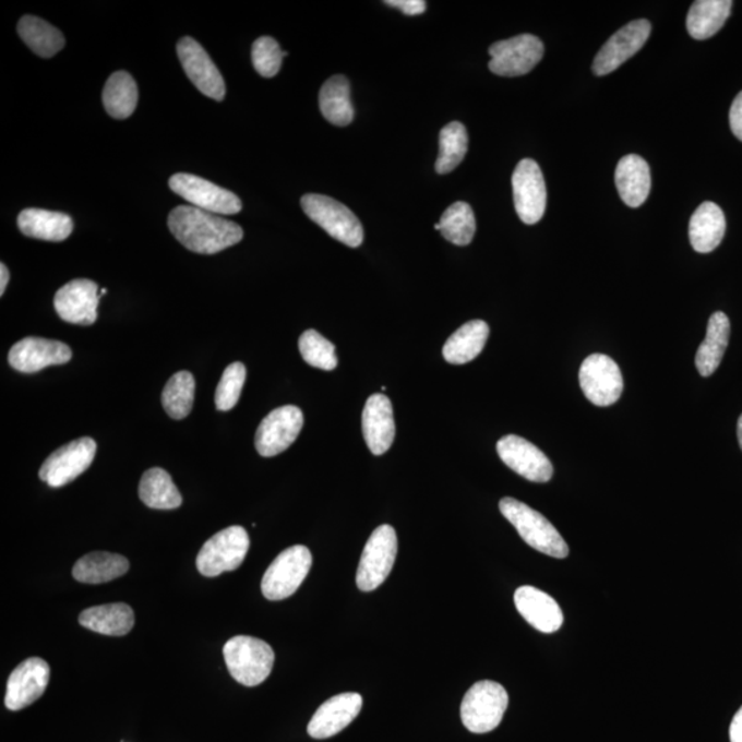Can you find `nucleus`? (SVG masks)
Wrapping results in <instances>:
<instances>
[{
    "mask_svg": "<svg viewBox=\"0 0 742 742\" xmlns=\"http://www.w3.org/2000/svg\"><path fill=\"white\" fill-rule=\"evenodd\" d=\"M168 227L189 251L214 254L241 242L243 231L235 222L192 205H180L168 217Z\"/></svg>",
    "mask_w": 742,
    "mask_h": 742,
    "instance_id": "obj_1",
    "label": "nucleus"
},
{
    "mask_svg": "<svg viewBox=\"0 0 742 742\" xmlns=\"http://www.w3.org/2000/svg\"><path fill=\"white\" fill-rule=\"evenodd\" d=\"M500 511L503 517L517 529L524 542L532 549L554 559L569 556V544L542 514L514 498H503L500 502Z\"/></svg>",
    "mask_w": 742,
    "mask_h": 742,
    "instance_id": "obj_2",
    "label": "nucleus"
},
{
    "mask_svg": "<svg viewBox=\"0 0 742 742\" xmlns=\"http://www.w3.org/2000/svg\"><path fill=\"white\" fill-rule=\"evenodd\" d=\"M223 655L230 675L243 686H258L272 674L274 650L262 639L237 635L227 641Z\"/></svg>",
    "mask_w": 742,
    "mask_h": 742,
    "instance_id": "obj_3",
    "label": "nucleus"
},
{
    "mask_svg": "<svg viewBox=\"0 0 742 742\" xmlns=\"http://www.w3.org/2000/svg\"><path fill=\"white\" fill-rule=\"evenodd\" d=\"M507 705L505 687L496 682L480 681L466 692L460 705V719L471 733H490L502 722Z\"/></svg>",
    "mask_w": 742,
    "mask_h": 742,
    "instance_id": "obj_4",
    "label": "nucleus"
},
{
    "mask_svg": "<svg viewBox=\"0 0 742 742\" xmlns=\"http://www.w3.org/2000/svg\"><path fill=\"white\" fill-rule=\"evenodd\" d=\"M301 208L312 222L322 227L334 240L349 248H358L363 242V227L357 215L348 206L321 194H306Z\"/></svg>",
    "mask_w": 742,
    "mask_h": 742,
    "instance_id": "obj_5",
    "label": "nucleus"
},
{
    "mask_svg": "<svg viewBox=\"0 0 742 742\" xmlns=\"http://www.w3.org/2000/svg\"><path fill=\"white\" fill-rule=\"evenodd\" d=\"M251 546L247 529L232 526L206 540L198 555L201 575L215 577L240 569Z\"/></svg>",
    "mask_w": 742,
    "mask_h": 742,
    "instance_id": "obj_6",
    "label": "nucleus"
},
{
    "mask_svg": "<svg viewBox=\"0 0 742 742\" xmlns=\"http://www.w3.org/2000/svg\"><path fill=\"white\" fill-rule=\"evenodd\" d=\"M311 565V551L306 546L296 544L284 550L263 576V596L270 601H280L294 596L309 575Z\"/></svg>",
    "mask_w": 742,
    "mask_h": 742,
    "instance_id": "obj_7",
    "label": "nucleus"
},
{
    "mask_svg": "<svg viewBox=\"0 0 742 742\" xmlns=\"http://www.w3.org/2000/svg\"><path fill=\"white\" fill-rule=\"evenodd\" d=\"M397 537L394 527L384 524L370 535L358 566L357 585L364 593L379 588L394 569Z\"/></svg>",
    "mask_w": 742,
    "mask_h": 742,
    "instance_id": "obj_8",
    "label": "nucleus"
},
{
    "mask_svg": "<svg viewBox=\"0 0 742 742\" xmlns=\"http://www.w3.org/2000/svg\"><path fill=\"white\" fill-rule=\"evenodd\" d=\"M490 71L503 77H517L531 72L544 55V46L539 37L518 35L511 39L496 41L490 47Z\"/></svg>",
    "mask_w": 742,
    "mask_h": 742,
    "instance_id": "obj_9",
    "label": "nucleus"
},
{
    "mask_svg": "<svg viewBox=\"0 0 742 742\" xmlns=\"http://www.w3.org/2000/svg\"><path fill=\"white\" fill-rule=\"evenodd\" d=\"M169 188L195 208L215 215H236L242 210L241 200L230 190L219 188L192 173H177L169 179Z\"/></svg>",
    "mask_w": 742,
    "mask_h": 742,
    "instance_id": "obj_10",
    "label": "nucleus"
},
{
    "mask_svg": "<svg viewBox=\"0 0 742 742\" xmlns=\"http://www.w3.org/2000/svg\"><path fill=\"white\" fill-rule=\"evenodd\" d=\"M583 394L593 405H614L622 396L623 375L619 364L602 354H593L585 359L579 370Z\"/></svg>",
    "mask_w": 742,
    "mask_h": 742,
    "instance_id": "obj_11",
    "label": "nucleus"
},
{
    "mask_svg": "<svg viewBox=\"0 0 742 742\" xmlns=\"http://www.w3.org/2000/svg\"><path fill=\"white\" fill-rule=\"evenodd\" d=\"M97 443L92 438H82L62 445L41 465L39 477L52 489L69 484L83 475L93 464Z\"/></svg>",
    "mask_w": 742,
    "mask_h": 742,
    "instance_id": "obj_12",
    "label": "nucleus"
},
{
    "mask_svg": "<svg viewBox=\"0 0 742 742\" xmlns=\"http://www.w3.org/2000/svg\"><path fill=\"white\" fill-rule=\"evenodd\" d=\"M304 426L303 411L296 406L275 408L258 428L254 445L262 457L272 458L296 442Z\"/></svg>",
    "mask_w": 742,
    "mask_h": 742,
    "instance_id": "obj_13",
    "label": "nucleus"
},
{
    "mask_svg": "<svg viewBox=\"0 0 742 742\" xmlns=\"http://www.w3.org/2000/svg\"><path fill=\"white\" fill-rule=\"evenodd\" d=\"M512 184L519 219L526 225H535L542 219L548 203V190L538 163L531 158L519 161L514 169Z\"/></svg>",
    "mask_w": 742,
    "mask_h": 742,
    "instance_id": "obj_14",
    "label": "nucleus"
},
{
    "mask_svg": "<svg viewBox=\"0 0 742 742\" xmlns=\"http://www.w3.org/2000/svg\"><path fill=\"white\" fill-rule=\"evenodd\" d=\"M651 25L648 20H635L620 28L611 39L598 51L593 63V72L597 76L617 71L619 67L637 55L650 36Z\"/></svg>",
    "mask_w": 742,
    "mask_h": 742,
    "instance_id": "obj_15",
    "label": "nucleus"
},
{
    "mask_svg": "<svg viewBox=\"0 0 742 742\" xmlns=\"http://www.w3.org/2000/svg\"><path fill=\"white\" fill-rule=\"evenodd\" d=\"M496 452L502 463L524 479L548 482L553 477V465L542 450L516 434L502 438L496 443Z\"/></svg>",
    "mask_w": 742,
    "mask_h": 742,
    "instance_id": "obj_16",
    "label": "nucleus"
},
{
    "mask_svg": "<svg viewBox=\"0 0 742 742\" xmlns=\"http://www.w3.org/2000/svg\"><path fill=\"white\" fill-rule=\"evenodd\" d=\"M50 674V666L40 657H31L15 667L9 677L4 697L8 709L21 711L44 696Z\"/></svg>",
    "mask_w": 742,
    "mask_h": 742,
    "instance_id": "obj_17",
    "label": "nucleus"
},
{
    "mask_svg": "<svg viewBox=\"0 0 742 742\" xmlns=\"http://www.w3.org/2000/svg\"><path fill=\"white\" fill-rule=\"evenodd\" d=\"M178 57L190 82L201 93L215 100L225 98L226 83L223 81L222 73L198 40H194L193 37L180 39Z\"/></svg>",
    "mask_w": 742,
    "mask_h": 742,
    "instance_id": "obj_18",
    "label": "nucleus"
},
{
    "mask_svg": "<svg viewBox=\"0 0 742 742\" xmlns=\"http://www.w3.org/2000/svg\"><path fill=\"white\" fill-rule=\"evenodd\" d=\"M99 299V288L94 280L73 279L57 291L55 309L62 321L89 326L97 322Z\"/></svg>",
    "mask_w": 742,
    "mask_h": 742,
    "instance_id": "obj_19",
    "label": "nucleus"
},
{
    "mask_svg": "<svg viewBox=\"0 0 742 742\" xmlns=\"http://www.w3.org/2000/svg\"><path fill=\"white\" fill-rule=\"evenodd\" d=\"M71 359L72 349L67 344L41 337H25L9 352V364L20 373L28 374L49 366L65 364Z\"/></svg>",
    "mask_w": 742,
    "mask_h": 742,
    "instance_id": "obj_20",
    "label": "nucleus"
},
{
    "mask_svg": "<svg viewBox=\"0 0 742 742\" xmlns=\"http://www.w3.org/2000/svg\"><path fill=\"white\" fill-rule=\"evenodd\" d=\"M362 705L363 698L358 693H343L328 698L316 709L307 731L312 739H331L357 719Z\"/></svg>",
    "mask_w": 742,
    "mask_h": 742,
    "instance_id": "obj_21",
    "label": "nucleus"
},
{
    "mask_svg": "<svg viewBox=\"0 0 742 742\" xmlns=\"http://www.w3.org/2000/svg\"><path fill=\"white\" fill-rule=\"evenodd\" d=\"M366 444L374 455H383L395 440V420L392 403L384 394L370 396L362 415Z\"/></svg>",
    "mask_w": 742,
    "mask_h": 742,
    "instance_id": "obj_22",
    "label": "nucleus"
},
{
    "mask_svg": "<svg viewBox=\"0 0 742 742\" xmlns=\"http://www.w3.org/2000/svg\"><path fill=\"white\" fill-rule=\"evenodd\" d=\"M517 611L534 629L551 634L561 629L564 614L559 603L549 594L532 586H523L514 593Z\"/></svg>",
    "mask_w": 742,
    "mask_h": 742,
    "instance_id": "obj_23",
    "label": "nucleus"
},
{
    "mask_svg": "<svg viewBox=\"0 0 742 742\" xmlns=\"http://www.w3.org/2000/svg\"><path fill=\"white\" fill-rule=\"evenodd\" d=\"M614 182L620 199L631 208H638L649 198L651 178L648 163L637 155H629L619 161Z\"/></svg>",
    "mask_w": 742,
    "mask_h": 742,
    "instance_id": "obj_24",
    "label": "nucleus"
},
{
    "mask_svg": "<svg viewBox=\"0 0 742 742\" xmlns=\"http://www.w3.org/2000/svg\"><path fill=\"white\" fill-rule=\"evenodd\" d=\"M726 232V217L717 204L703 203L689 223V238L694 251L709 253L722 242Z\"/></svg>",
    "mask_w": 742,
    "mask_h": 742,
    "instance_id": "obj_25",
    "label": "nucleus"
},
{
    "mask_svg": "<svg viewBox=\"0 0 742 742\" xmlns=\"http://www.w3.org/2000/svg\"><path fill=\"white\" fill-rule=\"evenodd\" d=\"M19 227L26 237L61 242L72 235L73 220L62 212L29 208L21 212Z\"/></svg>",
    "mask_w": 742,
    "mask_h": 742,
    "instance_id": "obj_26",
    "label": "nucleus"
},
{
    "mask_svg": "<svg viewBox=\"0 0 742 742\" xmlns=\"http://www.w3.org/2000/svg\"><path fill=\"white\" fill-rule=\"evenodd\" d=\"M79 623L94 633L123 637L135 624V614L127 603H106L86 609L79 617Z\"/></svg>",
    "mask_w": 742,
    "mask_h": 742,
    "instance_id": "obj_27",
    "label": "nucleus"
},
{
    "mask_svg": "<svg viewBox=\"0 0 742 742\" xmlns=\"http://www.w3.org/2000/svg\"><path fill=\"white\" fill-rule=\"evenodd\" d=\"M130 563L124 555L94 551L82 556L73 566V577L77 582L87 585H100L108 583L129 572Z\"/></svg>",
    "mask_w": 742,
    "mask_h": 742,
    "instance_id": "obj_28",
    "label": "nucleus"
},
{
    "mask_svg": "<svg viewBox=\"0 0 742 742\" xmlns=\"http://www.w3.org/2000/svg\"><path fill=\"white\" fill-rule=\"evenodd\" d=\"M730 321L723 312H715L709 318L707 336L696 354V368L703 378H709L722 362L729 346Z\"/></svg>",
    "mask_w": 742,
    "mask_h": 742,
    "instance_id": "obj_29",
    "label": "nucleus"
},
{
    "mask_svg": "<svg viewBox=\"0 0 742 742\" xmlns=\"http://www.w3.org/2000/svg\"><path fill=\"white\" fill-rule=\"evenodd\" d=\"M490 327L484 321H470L460 326L444 344L443 357L452 364H465L479 357L489 340Z\"/></svg>",
    "mask_w": 742,
    "mask_h": 742,
    "instance_id": "obj_30",
    "label": "nucleus"
},
{
    "mask_svg": "<svg viewBox=\"0 0 742 742\" xmlns=\"http://www.w3.org/2000/svg\"><path fill=\"white\" fill-rule=\"evenodd\" d=\"M733 2L730 0H697L689 10L686 26L689 35L705 40L718 34L728 21Z\"/></svg>",
    "mask_w": 742,
    "mask_h": 742,
    "instance_id": "obj_31",
    "label": "nucleus"
},
{
    "mask_svg": "<svg viewBox=\"0 0 742 742\" xmlns=\"http://www.w3.org/2000/svg\"><path fill=\"white\" fill-rule=\"evenodd\" d=\"M346 76L337 74L323 84L320 93V108L328 123L346 127L352 123L355 111Z\"/></svg>",
    "mask_w": 742,
    "mask_h": 742,
    "instance_id": "obj_32",
    "label": "nucleus"
},
{
    "mask_svg": "<svg viewBox=\"0 0 742 742\" xmlns=\"http://www.w3.org/2000/svg\"><path fill=\"white\" fill-rule=\"evenodd\" d=\"M140 498L147 507L172 511L182 505L183 498L167 470L152 468L143 474Z\"/></svg>",
    "mask_w": 742,
    "mask_h": 742,
    "instance_id": "obj_33",
    "label": "nucleus"
},
{
    "mask_svg": "<svg viewBox=\"0 0 742 742\" xmlns=\"http://www.w3.org/2000/svg\"><path fill=\"white\" fill-rule=\"evenodd\" d=\"M137 98L136 83L130 73L115 72L105 84L103 100L106 111L113 119H129L134 113Z\"/></svg>",
    "mask_w": 742,
    "mask_h": 742,
    "instance_id": "obj_34",
    "label": "nucleus"
},
{
    "mask_svg": "<svg viewBox=\"0 0 742 742\" xmlns=\"http://www.w3.org/2000/svg\"><path fill=\"white\" fill-rule=\"evenodd\" d=\"M17 29L24 44L41 58L55 57L65 46V39L60 31L34 15H24Z\"/></svg>",
    "mask_w": 742,
    "mask_h": 742,
    "instance_id": "obj_35",
    "label": "nucleus"
},
{
    "mask_svg": "<svg viewBox=\"0 0 742 742\" xmlns=\"http://www.w3.org/2000/svg\"><path fill=\"white\" fill-rule=\"evenodd\" d=\"M434 229L454 246L466 247L474 241L476 232V219L474 210L469 204L458 201L444 211Z\"/></svg>",
    "mask_w": 742,
    "mask_h": 742,
    "instance_id": "obj_36",
    "label": "nucleus"
},
{
    "mask_svg": "<svg viewBox=\"0 0 742 742\" xmlns=\"http://www.w3.org/2000/svg\"><path fill=\"white\" fill-rule=\"evenodd\" d=\"M469 137L465 125L459 121H453L440 131L439 136V157L436 161V172L445 175L454 171L463 163L468 153Z\"/></svg>",
    "mask_w": 742,
    "mask_h": 742,
    "instance_id": "obj_37",
    "label": "nucleus"
},
{
    "mask_svg": "<svg viewBox=\"0 0 742 742\" xmlns=\"http://www.w3.org/2000/svg\"><path fill=\"white\" fill-rule=\"evenodd\" d=\"M195 380L189 371H179L168 380L163 391L164 410L173 420H183L190 415L194 403Z\"/></svg>",
    "mask_w": 742,
    "mask_h": 742,
    "instance_id": "obj_38",
    "label": "nucleus"
},
{
    "mask_svg": "<svg viewBox=\"0 0 742 742\" xmlns=\"http://www.w3.org/2000/svg\"><path fill=\"white\" fill-rule=\"evenodd\" d=\"M301 357L312 368L332 371L337 368L336 347L316 331H307L299 340Z\"/></svg>",
    "mask_w": 742,
    "mask_h": 742,
    "instance_id": "obj_39",
    "label": "nucleus"
},
{
    "mask_svg": "<svg viewBox=\"0 0 742 742\" xmlns=\"http://www.w3.org/2000/svg\"><path fill=\"white\" fill-rule=\"evenodd\" d=\"M247 380V369L241 362L231 363L223 371L219 385L216 388L215 405L219 411H229L240 400L243 384Z\"/></svg>",
    "mask_w": 742,
    "mask_h": 742,
    "instance_id": "obj_40",
    "label": "nucleus"
},
{
    "mask_svg": "<svg viewBox=\"0 0 742 742\" xmlns=\"http://www.w3.org/2000/svg\"><path fill=\"white\" fill-rule=\"evenodd\" d=\"M288 52L280 50L277 40L270 36L259 37L252 46V62L254 69L263 77H274L283 67V58Z\"/></svg>",
    "mask_w": 742,
    "mask_h": 742,
    "instance_id": "obj_41",
    "label": "nucleus"
},
{
    "mask_svg": "<svg viewBox=\"0 0 742 742\" xmlns=\"http://www.w3.org/2000/svg\"><path fill=\"white\" fill-rule=\"evenodd\" d=\"M385 4L399 9L406 15H420L426 13L427 10V2H422V0H388Z\"/></svg>",
    "mask_w": 742,
    "mask_h": 742,
    "instance_id": "obj_42",
    "label": "nucleus"
},
{
    "mask_svg": "<svg viewBox=\"0 0 742 742\" xmlns=\"http://www.w3.org/2000/svg\"><path fill=\"white\" fill-rule=\"evenodd\" d=\"M730 129L742 141V92L737 95L730 108Z\"/></svg>",
    "mask_w": 742,
    "mask_h": 742,
    "instance_id": "obj_43",
    "label": "nucleus"
},
{
    "mask_svg": "<svg viewBox=\"0 0 742 742\" xmlns=\"http://www.w3.org/2000/svg\"><path fill=\"white\" fill-rule=\"evenodd\" d=\"M730 742H742V707L734 715L730 725Z\"/></svg>",
    "mask_w": 742,
    "mask_h": 742,
    "instance_id": "obj_44",
    "label": "nucleus"
},
{
    "mask_svg": "<svg viewBox=\"0 0 742 742\" xmlns=\"http://www.w3.org/2000/svg\"><path fill=\"white\" fill-rule=\"evenodd\" d=\"M9 279V268L7 267V264L2 263L0 264V296L4 295V290L8 288Z\"/></svg>",
    "mask_w": 742,
    "mask_h": 742,
    "instance_id": "obj_45",
    "label": "nucleus"
},
{
    "mask_svg": "<svg viewBox=\"0 0 742 742\" xmlns=\"http://www.w3.org/2000/svg\"><path fill=\"white\" fill-rule=\"evenodd\" d=\"M737 436H739V443L742 450V415L739 420V426H737Z\"/></svg>",
    "mask_w": 742,
    "mask_h": 742,
    "instance_id": "obj_46",
    "label": "nucleus"
}]
</instances>
